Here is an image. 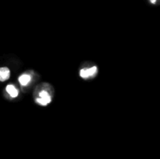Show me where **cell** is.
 Wrapping results in <instances>:
<instances>
[{"label":"cell","mask_w":160,"mask_h":159,"mask_svg":"<svg viewBox=\"0 0 160 159\" xmlns=\"http://www.w3.org/2000/svg\"><path fill=\"white\" fill-rule=\"evenodd\" d=\"M10 72L8 67H0V81L5 82L9 78Z\"/></svg>","instance_id":"3"},{"label":"cell","mask_w":160,"mask_h":159,"mask_svg":"<svg viewBox=\"0 0 160 159\" xmlns=\"http://www.w3.org/2000/svg\"><path fill=\"white\" fill-rule=\"evenodd\" d=\"M98 71V68L97 67H90V68H87V69H82L81 72H80V75L82 78L83 79H86V78H89L91 76H94Z\"/></svg>","instance_id":"2"},{"label":"cell","mask_w":160,"mask_h":159,"mask_svg":"<svg viewBox=\"0 0 160 159\" xmlns=\"http://www.w3.org/2000/svg\"><path fill=\"white\" fill-rule=\"evenodd\" d=\"M6 90H7V92L8 93V95L11 97H16L18 96V94H19L18 90L13 85H8L7 88H6Z\"/></svg>","instance_id":"5"},{"label":"cell","mask_w":160,"mask_h":159,"mask_svg":"<svg viewBox=\"0 0 160 159\" xmlns=\"http://www.w3.org/2000/svg\"><path fill=\"white\" fill-rule=\"evenodd\" d=\"M30 80H31V77L28 74H22L19 78V82L21 83V85L24 86V85H27L29 83Z\"/></svg>","instance_id":"4"},{"label":"cell","mask_w":160,"mask_h":159,"mask_svg":"<svg viewBox=\"0 0 160 159\" xmlns=\"http://www.w3.org/2000/svg\"><path fill=\"white\" fill-rule=\"evenodd\" d=\"M51 96L46 92V91H41L39 93V97L37 98V102L45 106V105H48L50 102H51Z\"/></svg>","instance_id":"1"},{"label":"cell","mask_w":160,"mask_h":159,"mask_svg":"<svg viewBox=\"0 0 160 159\" xmlns=\"http://www.w3.org/2000/svg\"><path fill=\"white\" fill-rule=\"evenodd\" d=\"M150 1H151V2H152L153 4H155V3L157 2V0H150Z\"/></svg>","instance_id":"6"}]
</instances>
